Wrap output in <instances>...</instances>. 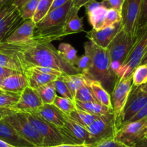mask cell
I'll use <instances>...</instances> for the list:
<instances>
[{
  "label": "cell",
  "mask_w": 147,
  "mask_h": 147,
  "mask_svg": "<svg viewBox=\"0 0 147 147\" xmlns=\"http://www.w3.org/2000/svg\"><path fill=\"white\" fill-rule=\"evenodd\" d=\"M11 45L25 71L32 66H44L60 71L64 74H80L76 66L60 56L51 43H42L33 37L25 43Z\"/></svg>",
  "instance_id": "cell-1"
},
{
  "label": "cell",
  "mask_w": 147,
  "mask_h": 147,
  "mask_svg": "<svg viewBox=\"0 0 147 147\" xmlns=\"http://www.w3.org/2000/svg\"><path fill=\"white\" fill-rule=\"evenodd\" d=\"M84 50L90 56V66L84 76L88 79L100 82L108 92H112L117 77L111 69L108 49L99 47L89 40L85 43Z\"/></svg>",
  "instance_id": "cell-2"
},
{
  "label": "cell",
  "mask_w": 147,
  "mask_h": 147,
  "mask_svg": "<svg viewBox=\"0 0 147 147\" xmlns=\"http://www.w3.org/2000/svg\"><path fill=\"white\" fill-rule=\"evenodd\" d=\"M72 4V0H70L64 5L49 12L36 24L34 37L42 39L45 43H52L64 37L63 25Z\"/></svg>",
  "instance_id": "cell-3"
},
{
  "label": "cell",
  "mask_w": 147,
  "mask_h": 147,
  "mask_svg": "<svg viewBox=\"0 0 147 147\" xmlns=\"http://www.w3.org/2000/svg\"><path fill=\"white\" fill-rule=\"evenodd\" d=\"M147 48V22L139 27L134 46L125 61L116 72L117 79L131 76L133 71L140 65Z\"/></svg>",
  "instance_id": "cell-4"
},
{
  "label": "cell",
  "mask_w": 147,
  "mask_h": 147,
  "mask_svg": "<svg viewBox=\"0 0 147 147\" xmlns=\"http://www.w3.org/2000/svg\"><path fill=\"white\" fill-rule=\"evenodd\" d=\"M88 133V146L95 147L107 140L114 138L117 128L113 112L98 116L86 128Z\"/></svg>",
  "instance_id": "cell-5"
},
{
  "label": "cell",
  "mask_w": 147,
  "mask_h": 147,
  "mask_svg": "<svg viewBox=\"0 0 147 147\" xmlns=\"http://www.w3.org/2000/svg\"><path fill=\"white\" fill-rule=\"evenodd\" d=\"M135 39L121 28L108 46L107 49L111 62V69L115 74L129 56Z\"/></svg>",
  "instance_id": "cell-6"
},
{
  "label": "cell",
  "mask_w": 147,
  "mask_h": 147,
  "mask_svg": "<svg viewBox=\"0 0 147 147\" xmlns=\"http://www.w3.org/2000/svg\"><path fill=\"white\" fill-rule=\"evenodd\" d=\"M3 120L8 122L24 139L36 147H44L43 138L23 112L12 111Z\"/></svg>",
  "instance_id": "cell-7"
},
{
  "label": "cell",
  "mask_w": 147,
  "mask_h": 147,
  "mask_svg": "<svg viewBox=\"0 0 147 147\" xmlns=\"http://www.w3.org/2000/svg\"><path fill=\"white\" fill-rule=\"evenodd\" d=\"M146 102L147 92L142 90L141 86H138L132 84L126 104L116 120L117 130L134 116Z\"/></svg>",
  "instance_id": "cell-8"
},
{
  "label": "cell",
  "mask_w": 147,
  "mask_h": 147,
  "mask_svg": "<svg viewBox=\"0 0 147 147\" xmlns=\"http://www.w3.org/2000/svg\"><path fill=\"white\" fill-rule=\"evenodd\" d=\"M27 120L40 133L44 141V147L67 144L65 138L57 128L34 113H24Z\"/></svg>",
  "instance_id": "cell-9"
},
{
  "label": "cell",
  "mask_w": 147,
  "mask_h": 147,
  "mask_svg": "<svg viewBox=\"0 0 147 147\" xmlns=\"http://www.w3.org/2000/svg\"><path fill=\"white\" fill-rule=\"evenodd\" d=\"M142 2V0H125L121 12L122 28L134 38L139 29Z\"/></svg>",
  "instance_id": "cell-10"
},
{
  "label": "cell",
  "mask_w": 147,
  "mask_h": 147,
  "mask_svg": "<svg viewBox=\"0 0 147 147\" xmlns=\"http://www.w3.org/2000/svg\"><path fill=\"white\" fill-rule=\"evenodd\" d=\"M147 130V117L139 120L130 122L122 125L116 131L114 139L129 147H133L138 141L145 137Z\"/></svg>",
  "instance_id": "cell-11"
},
{
  "label": "cell",
  "mask_w": 147,
  "mask_h": 147,
  "mask_svg": "<svg viewBox=\"0 0 147 147\" xmlns=\"http://www.w3.org/2000/svg\"><path fill=\"white\" fill-rule=\"evenodd\" d=\"M23 21L19 9L11 3L0 7V43L5 41Z\"/></svg>",
  "instance_id": "cell-12"
},
{
  "label": "cell",
  "mask_w": 147,
  "mask_h": 147,
  "mask_svg": "<svg viewBox=\"0 0 147 147\" xmlns=\"http://www.w3.org/2000/svg\"><path fill=\"white\" fill-rule=\"evenodd\" d=\"M132 86V76L131 75L128 77L119 78L116 80L113 86L111 97V103L113 112L114 114L115 120H116L118 117L121 112L127 98L129 97V92Z\"/></svg>",
  "instance_id": "cell-13"
},
{
  "label": "cell",
  "mask_w": 147,
  "mask_h": 147,
  "mask_svg": "<svg viewBox=\"0 0 147 147\" xmlns=\"http://www.w3.org/2000/svg\"><path fill=\"white\" fill-rule=\"evenodd\" d=\"M60 133L65 138L67 144H83L88 146V133L84 126L69 118L65 117V124L59 129Z\"/></svg>",
  "instance_id": "cell-14"
},
{
  "label": "cell",
  "mask_w": 147,
  "mask_h": 147,
  "mask_svg": "<svg viewBox=\"0 0 147 147\" xmlns=\"http://www.w3.org/2000/svg\"><path fill=\"white\" fill-rule=\"evenodd\" d=\"M42 105L43 102L37 90L27 86L22 91L18 102L11 110L23 113H35Z\"/></svg>",
  "instance_id": "cell-15"
},
{
  "label": "cell",
  "mask_w": 147,
  "mask_h": 147,
  "mask_svg": "<svg viewBox=\"0 0 147 147\" xmlns=\"http://www.w3.org/2000/svg\"><path fill=\"white\" fill-rule=\"evenodd\" d=\"M121 28V21H119L100 30H95L92 29L90 31L87 32L86 37L89 40L93 42L99 47L107 48L111 42Z\"/></svg>",
  "instance_id": "cell-16"
},
{
  "label": "cell",
  "mask_w": 147,
  "mask_h": 147,
  "mask_svg": "<svg viewBox=\"0 0 147 147\" xmlns=\"http://www.w3.org/2000/svg\"><path fill=\"white\" fill-rule=\"evenodd\" d=\"M0 66L25 74V69L20 63L12 45L5 41L0 43Z\"/></svg>",
  "instance_id": "cell-17"
},
{
  "label": "cell",
  "mask_w": 147,
  "mask_h": 147,
  "mask_svg": "<svg viewBox=\"0 0 147 147\" xmlns=\"http://www.w3.org/2000/svg\"><path fill=\"white\" fill-rule=\"evenodd\" d=\"M36 24L32 20H26L13 31L6 39L5 42L10 44L20 45L30 41L34 37Z\"/></svg>",
  "instance_id": "cell-18"
},
{
  "label": "cell",
  "mask_w": 147,
  "mask_h": 147,
  "mask_svg": "<svg viewBox=\"0 0 147 147\" xmlns=\"http://www.w3.org/2000/svg\"><path fill=\"white\" fill-rule=\"evenodd\" d=\"M88 19L93 30H100L104 28L105 16L108 10L96 0L88 3L84 6Z\"/></svg>",
  "instance_id": "cell-19"
},
{
  "label": "cell",
  "mask_w": 147,
  "mask_h": 147,
  "mask_svg": "<svg viewBox=\"0 0 147 147\" xmlns=\"http://www.w3.org/2000/svg\"><path fill=\"white\" fill-rule=\"evenodd\" d=\"M34 114L58 129L64 125L67 115L53 104H43Z\"/></svg>",
  "instance_id": "cell-20"
},
{
  "label": "cell",
  "mask_w": 147,
  "mask_h": 147,
  "mask_svg": "<svg viewBox=\"0 0 147 147\" xmlns=\"http://www.w3.org/2000/svg\"><path fill=\"white\" fill-rule=\"evenodd\" d=\"M0 139L15 147L34 146L22 138L11 125L4 120H0Z\"/></svg>",
  "instance_id": "cell-21"
},
{
  "label": "cell",
  "mask_w": 147,
  "mask_h": 147,
  "mask_svg": "<svg viewBox=\"0 0 147 147\" xmlns=\"http://www.w3.org/2000/svg\"><path fill=\"white\" fill-rule=\"evenodd\" d=\"M27 86L28 82L25 74L17 72L2 79L1 90L13 93H21Z\"/></svg>",
  "instance_id": "cell-22"
},
{
  "label": "cell",
  "mask_w": 147,
  "mask_h": 147,
  "mask_svg": "<svg viewBox=\"0 0 147 147\" xmlns=\"http://www.w3.org/2000/svg\"><path fill=\"white\" fill-rule=\"evenodd\" d=\"M79 9L73 7H70L63 25V33L65 36L69 35L76 34L84 31L83 28V17H80L78 15Z\"/></svg>",
  "instance_id": "cell-23"
},
{
  "label": "cell",
  "mask_w": 147,
  "mask_h": 147,
  "mask_svg": "<svg viewBox=\"0 0 147 147\" xmlns=\"http://www.w3.org/2000/svg\"><path fill=\"white\" fill-rule=\"evenodd\" d=\"M25 74L27 78L28 86L35 89L42 85L54 82L59 77L55 75L47 74H44L42 72L35 71L30 69L26 70Z\"/></svg>",
  "instance_id": "cell-24"
},
{
  "label": "cell",
  "mask_w": 147,
  "mask_h": 147,
  "mask_svg": "<svg viewBox=\"0 0 147 147\" xmlns=\"http://www.w3.org/2000/svg\"><path fill=\"white\" fill-rule=\"evenodd\" d=\"M86 81H87L88 84L90 86L96 101L98 102L99 103L105 105L107 108L113 110L111 103V97L110 93L102 86L101 84L97 81L88 79L87 77H86Z\"/></svg>",
  "instance_id": "cell-25"
},
{
  "label": "cell",
  "mask_w": 147,
  "mask_h": 147,
  "mask_svg": "<svg viewBox=\"0 0 147 147\" xmlns=\"http://www.w3.org/2000/svg\"><path fill=\"white\" fill-rule=\"evenodd\" d=\"M75 104L77 109L86 111L96 116H100V115L113 112V110L99 103L98 102H82L79 101H75Z\"/></svg>",
  "instance_id": "cell-26"
},
{
  "label": "cell",
  "mask_w": 147,
  "mask_h": 147,
  "mask_svg": "<svg viewBox=\"0 0 147 147\" xmlns=\"http://www.w3.org/2000/svg\"><path fill=\"white\" fill-rule=\"evenodd\" d=\"M62 78L68 87L73 97H75L76 92L86 84V77L82 74H63Z\"/></svg>",
  "instance_id": "cell-27"
},
{
  "label": "cell",
  "mask_w": 147,
  "mask_h": 147,
  "mask_svg": "<svg viewBox=\"0 0 147 147\" xmlns=\"http://www.w3.org/2000/svg\"><path fill=\"white\" fill-rule=\"evenodd\" d=\"M67 116L71 118V119H73V120L76 121V122H78L79 124L84 126L86 128L88 126H89L98 117L79 109H76L73 110Z\"/></svg>",
  "instance_id": "cell-28"
},
{
  "label": "cell",
  "mask_w": 147,
  "mask_h": 147,
  "mask_svg": "<svg viewBox=\"0 0 147 147\" xmlns=\"http://www.w3.org/2000/svg\"><path fill=\"white\" fill-rule=\"evenodd\" d=\"M54 82L42 85L36 89L43 104H53L55 98L57 96L55 89Z\"/></svg>",
  "instance_id": "cell-29"
},
{
  "label": "cell",
  "mask_w": 147,
  "mask_h": 147,
  "mask_svg": "<svg viewBox=\"0 0 147 147\" xmlns=\"http://www.w3.org/2000/svg\"><path fill=\"white\" fill-rule=\"evenodd\" d=\"M59 53L67 62L75 66L78 56L77 55V50L69 43H62L58 46Z\"/></svg>",
  "instance_id": "cell-30"
},
{
  "label": "cell",
  "mask_w": 147,
  "mask_h": 147,
  "mask_svg": "<svg viewBox=\"0 0 147 147\" xmlns=\"http://www.w3.org/2000/svg\"><path fill=\"white\" fill-rule=\"evenodd\" d=\"M53 105H54L56 108H58L60 110H61L63 113L67 115L77 109L74 100L63 97L57 96V95L55 98Z\"/></svg>",
  "instance_id": "cell-31"
},
{
  "label": "cell",
  "mask_w": 147,
  "mask_h": 147,
  "mask_svg": "<svg viewBox=\"0 0 147 147\" xmlns=\"http://www.w3.org/2000/svg\"><path fill=\"white\" fill-rule=\"evenodd\" d=\"M53 1L54 0H39L37 10L32 19L35 24L38 23L47 15L50 12Z\"/></svg>",
  "instance_id": "cell-32"
},
{
  "label": "cell",
  "mask_w": 147,
  "mask_h": 147,
  "mask_svg": "<svg viewBox=\"0 0 147 147\" xmlns=\"http://www.w3.org/2000/svg\"><path fill=\"white\" fill-rule=\"evenodd\" d=\"M132 84L142 86L147 82V64H140L131 74Z\"/></svg>",
  "instance_id": "cell-33"
},
{
  "label": "cell",
  "mask_w": 147,
  "mask_h": 147,
  "mask_svg": "<svg viewBox=\"0 0 147 147\" xmlns=\"http://www.w3.org/2000/svg\"><path fill=\"white\" fill-rule=\"evenodd\" d=\"M21 93L2 92L0 93V108L10 109L18 102Z\"/></svg>",
  "instance_id": "cell-34"
},
{
  "label": "cell",
  "mask_w": 147,
  "mask_h": 147,
  "mask_svg": "<svg viewBox=\"0 0 147 147\" xmlns=\"http://www.w3.org/2000/svg\"><path fill=\"white\" fill-rule=\"evenodd\" d=\"M74 101H79L82 102H97L90 86L88 84L87 81L86 84L83 85L76 92L74 97Z\"/></svg>",
  "instance_id": "cell-35"
},
{
  "label": "cell",
  "mask_w": 147,
  "mask_h": 147,
  "mask_svg": "<svg viewBox=\"0 0 147 147\" xmlns=\"http://www.w3.org/2000/svg\"><path fill=\"white\" fill-rule=\"evenodd\" d=\"M39 0H29L24 3L20 9V13L23 20L32 19L36 10Z\"/></svg>",
  "instance_id": "cell-36"
},
{
  "label": "cell",
  "mask_w": 147,
  "mask_h": 147,
  "mask_svg": "<svg viewBox=\"0 0 147 147\" xmlns=\"http://www.w3.org/2000/svg\"><path fill=\"white\" fill-rule=\"evenodd\" d=\"M55 89L56 92L60 94V96L63 97L68 98V99L74 100V97L72 95L71 92L69 90L68 87L67 86L66 84L65 83L64 80L61 76H59L57 79L54 82Z\"/></svg>",
  "instance_id": "cell-37"
},
{
  "label": "cell",
  "mask_w": 147,
  "mask_h": 147,
  "mask_svg": "<svg viewBox=\"0 0 147 147\" xmlns=\"http://www.w3.org/2000/svg\"><path fill=\"white\" fill-rule=\"evenodd\" d=\"M90 64V56L87 51H85L84 55H83L81 57H78L75 66L78 69L80 74L84 75L88 69Z\"/></svg>",
  "instance_id": "cell-38"
},
{
  "label": "cell",
  "mask_w": 147,
  "mask_h": 147,
  "mask_svg": "<svg viewBox=\"0 0 147 147\" xmlns=\"http://www.w3.org/2000/svg\"><path fill=\"white\" fill-rule=\"evenodd\" d=\"M119 21H121V13L116 10H112V9L108 10L106 16H105L104 28Z\"/></svg>",
  "instance_id": "cell-39"
},
{
  "label": "cell",
  "mask_w": 147,
  "mask_h": 147,
  "mask_svg": "<svg viewBox=\"0 0 147 147\" xmlns=\"http://www.w3.org/2000/svg\"><path fill=\"white\" fill-rule=\"evenodd\" d=\"M124 1L125 0H102L100 2L102 5L106 7L107 10L112 9L121 13Z\"/></svg>",
  "instance_id": "cell-40"
},
{
  "label": "cell",
  "mask_w": 147,
  "mask_h": 147,
  "mask_svg": "<svg viewBox=\"0 0 147 147\" xmlns=\"http://www.w3.org/2000/svg\"><path fill=\"white\" fill-rule=\"evenodd\" d=\"M29 69L35 71L42 72V73L47 74L55 75V76H61L64 74L63 72L60 71H57L56 70V69H52V68L44 67V66H32V67H30L29 68Z\"/></svg>",
  "instance_id": "cell-41"
},
{
  "label": "cell",
  "mask_w": 147,
  "mask_h": 147,
  "mask_svg": "<svg viewBox=\"0 0 147 147\" xmlns=\"http://www.w3.org/2000/svg\"><path fill=\"white\" fill-rule=\"evenodd\" d=\"M95 147H129L128 146L125 145L123 143L117 141V140L112 138V139L107 140L100 144H98Z\"/></svg>",
  "instance_id": "cell-42"
},
{
  "label": "cell",
  "mask_w": 147,
  "mask_h": 147,
  "mask_svg": "<svg viewBox=\"0 0 147 147\" xmlns=\"http://www.w3.org/2000/svg\"><path fill=\"white\" fill-rule=\"evenodd\" d=\"M147 22V0H142L141 8L140 19H139V27L143 26Z\"/></svg>",
  "instance_id": "cell-43"
},
{
  "label": "cell",
  "mask_w": 147,
  "mask_h": 147,
  "mask_svg": "<svg viewBox=\"0 0 147 147\" xmlns=\"http://www.w3.org/2000/svg\"><path fill=\"white\" fill-rule=\"evenodd\" d=\"M145 117H147V102L142 108H141L140 110H139V112H138L134 116L132 117L126 123L130 122H134V121L139 120L142 119V118H145Z\"/></svg>",
  "instance_id": "cell-44"
},
{
  "label": "cell",
  "mask_w": 147,
  "mask_h": 147,
  "mask_svg": "<svg viewBox=\"0 0 147 147\" xmlns=\"http://www.w3.org/2000/svg\"><path fill=\"white\" fill-rule=\"evenodd\" d=\"M92 1H94V0H72V3H73V7L80 10L82 7H84L86 4Z\"/></svg>",
  "instance_id": "cell-45"
},
{
  "label": "cell",
  "mask_w": 147,
  "mask_h": 147,
  "mask_svg": "<svg viewBox=\"0 0 147 147\" xmlns=\"http://www.w3.org/2000/svg\"><path fill=\"white\" fill-rule=\"evenodd\" d=\"M18 71H15L11 70V69H6V68H3L0 66V77L4 79V78L7 77V76H9V75L15 74Z\"/></svg>",
  "instance_id": "cell-46"
},
{
  "label": "cell",
  "mask_w": 147,
  "mask_h": 147,
  "mask_svg": "<svg viewBox=\"0 0 147 147\" xmlns=\"http://www.w3.org/2000/svg\"><path fill=\"white\" fill-rule=\"evenodd\" d=\"M68 1H70V0H54L50 11H52V10H55V9L58 8V7L64 5V4H66Z\"/></svg>",
  "instance_id": "cell-47"
},
{
  "label": "cell",
  "mask_w": 147,
  "mask_h": 147,
  "mask_svg": "<svg viewBox=\"0 0 147 147\" xmlns=\"http://www.w3.org/2000/svg\"><path fill=\"white\" fill-rule=\"evenodd\" d=\"M47 147H89L86 145L83 144H59V145L53 146H47Z\"/></svg>",
  "instance_id": "cell-48"
},
{
  "label": "cell",
  "mask_w": 147,
  "mask_h": 147,
  "mask_svg": "<svg viewBox=\"0 0 147 147\" xmlns=\"http://www.w3.org/2000/svg\"><path fill=\"white\" fill-rule=\"evenodd\" d=\"M13 110L10 109H7V108H0V120H3L4 117L7 116L8 114L12 112Z\"/></svg>",
  "instance_id": "cell-49"
},
{
  "label": "cell",
  "mask_w": 147,
  "mask_h": 147,
  "mask_svg": "<svg viewBox=\"0 0 147 147\" xmlns=\"http://www.w3.org/2000/svg\"><path fill=\"white\" fill-rule=\"evenodd\" d=\"M29 0H12L11 1V4L14 6V7H17V9H20L24 3L27 2Z\"/></svg>",
  "instance_id": "cell-50"
},
{
  "label": "cell",
  "mask_w": 147,
  "mask_h": 147,
  "mask_svg": "<svg viewBox=\"0 0 147 147\" xmlns=\"http://www.w3.org/2000/svg\"><path fill=\"white\" fill-rule=\"evenodd\" d=\"M133 147H147V138L144 137V138H142V140L138 141L136 144H134Z\"/></svg>",
  "instance_id": "cell-51"
},
{
  "label": "cell",
  "mask_w": 147,
  "mask_h": 147,
  "mask_svg": "<svg viewBox=\"0 0 147 147\" xmlns=\"http://www.w3.org/2000/svg\"><path fill=\"white\" fill-rule=\"evenodd\" d=\"M0 147H15L14 146L0 139Z\"/></svg>",
  "instance_id": "cell-52"
},
{
  "label": "cell",
  "mask_w": 147,
  "mask_h": 147,
  "mask_svg": "<svg viewBox=\"0 0 147 147\" xmlns=\"http://www.w3.org/2000/svg\"><path fill=\"white\" fill-rule=\"evenodd\" d=\"M140 64H147V48L146 51H145V53L144 55L143 58H142Z\"/></svg>",
  "instance_id": "cell-53"
},
{
  "label": "cell",
  "mask_w": 147,
  "mask_h": 147,
  "mask_svg": "<svg viewBox=\"0 0 147 147\" xmlns=\"http://www.w3.org/2000/svg\"><path fill=\"white\" fill-rule=\"evenodd\" d=\"M12 0H0V7L11 3Z\"/></svg>",
  "instance_id": "cell-54"
},
{
  "label": "cell",
  "mask_w": 147,
  "mask_h": 147,
  "mask_svg": "<svg viewBox=\"0 0 147 147\" xmlns=\"http://www.w3.org/2000/svg\"><path fill=\"white\" fill-rule=\"evenodd\" d=\"M141 88H142V90L147 92V82L146 84H144L142 85V86H141Z\"/></svg>",
  "instance_id": "cell-55"
},
{
  "label": "cell",
  "mask_w": 147,
  "mask_h": 147,
  "mask_svg": "<svg viewBox=\"0 0 147 147\" xmlns=\"http://www.w3.org/2000/svg\"><path fill=\"white\" fill-rule=\"evenodd\" d=\"M1 82H2V78L0 77V90H1Z\"/></svg>",
  "instance_id": "cell-56"
},
{
  "label": "cell",
  "mask_w": 147,
  "mask_h": 147,
  "mask_svg": "<svg viewBox=\"0 0 147 147\" xmlns=\"http://www.w3.org/2000/svg\"><path fill=\"white\" fill-rule=\"evenodd\" d=\"M145 137H146V138H147V130H146V133H145Z\"/></svg>",
  "instance_id": "cell-57"
},
{
  "label": "cell",
  "mask_w": 147,
  "mask_h": 147,
  "mask_svg": "<svg viewBox=\"0 0 147 147\" xmlns=\"http://www.w3.org/2000/svg\"><path fill=\"white\" fill-rule=\"evenodd\" d=\"M4 92V91H1V90H0V93H1V92Z\"/></svg>",
  "instance_id": "cell-58"
},
{
  "label": "cell",
  "mask_w": 147,
  "mask_h": 147,
  "mask_svg": "<svg viewBox=\"0 0 147 147\" xmlns=\"http://www.w3.org/2000/svg\"><path fill=\"white\" fill-rule=\"evenodd\" d=\"M30 147H36V146H30Z\"/></svg>",
  "instance_id": "cell-59"
}]
</instances>
